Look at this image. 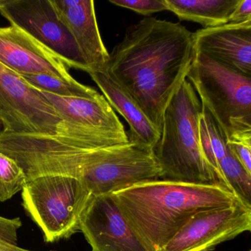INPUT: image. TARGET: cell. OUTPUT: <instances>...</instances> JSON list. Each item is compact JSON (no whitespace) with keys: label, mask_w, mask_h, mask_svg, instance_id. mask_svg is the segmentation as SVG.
<instances>
[{"label":"cell","mask_w":251,"mask_h":251,"mask_svg":"<svg viewBox=\"0 0 251 251\" xmlns=\"http://www.w3.org/2000/svg\"><path fill=\"white\" fill-rule=\"evenodd\" d=\"M73 35L90 73L105 71L109 59L101 38L93 0H51Z\"/></svg>","instance_id":"cell-14"},{"label":"cell","mask_w":251,"mask_h":251,"mask_svg":"<svg viewBox=\"0 0 251 251\" xmlns=\"http://www.w3.org/2000/svg\"><path fill=\"white\" fill-rule=\"evenodd\" d=\"M42 93L64 121L92 130L116 145L129 142L124 126L103 95L99 93L93 98H62Z\"/></svg>","instance_id":"cell-13"},{"label":"cell","mask_w":251,"mask_h":251,"mask_svg":"<svg viewBox=\"0 0 251 251\" xmlns=\"http://www.w3.org/2000/svg\"><path fill=\"white\" fill-rule=\"evenodd\" d=\"M38 90L62 98H93L99 92L75 80L67 82L45 75H19Z\"/></svg>","instance_id":"cell-18"},{"label":"cell","mask_w":251,"mask_h":251,"mask_svg":"<svg viewBox=\"0 0 251 251\" xmlns=\"http://www.w3.org/2000/svg\"><path fill=\"white\" fill-rule=\"evenodd\" d=\"M0 64L18 75H45L67 82L75 80L61 58L12 25L0 28Z\"/></svg>","instance_id":"cell-11"},{"label":"cell","mask_w":251,"mask_h":251,"mask_svg":"<svg viewBox=\"0 0 251 251\" xmlns=\"http://www.w3.org/2000/svg\"><path fill=\"white\" fill-rule=\"evenodd\" d=\"M186 79L227 137L251 130V77L196 52Z\"/></svg>","instance_id":"cell-6"},{"label":"cell","mask_w":251,"mask_h":251,"mask_svg":"<svg viewBox=\"0 0 251 251\" xmlns=\"http://www.w3.org/2000/svg\"><path fill=\"white\" fill-rule=\"evenodd\" d=\"M0 251H31L23 249L17 246V244H13L9 241L0 237Z\"/></svg>","instance_id":"cell-24"},{"label":"cell","mask_w":251,"mask_h":251,"mask_svg":"<svg viewBox=\"0 0 251 251\" xmlns=\"http://www.w3.org/2000/svg\"><path fill=\"white\" fill-rule=\"evenodd\" d=\"M195 39L197 52L251 77V20L200 29Z\"/></svg>","instance_id":"cell-12"},{"label":"cell","mask_w":251,"mask_h":251,"mask_svg":"<svg viewBox=\"0 0 251 251\" xmlns=\"http://www.w3.org/2000/svg\"><path fill=\"white\" fill-rule=\"evenodd\" d=\"M251 230V207L243 202L192 216L161 251H211Z\"/></svg>","instance_id":"cell-9"},{"label":"cell","mask_w":251,"mask_h":251,"mask_svg":"<svg viewBox=\"0 0 251 251\" xmlns=\"http://www.w3.org/2000/svg\"><path fill=\"white\" fill-rule=\"evenodd\" d=\"M80 230L92 251H152L133 230L110 195H91Z\"/></svg>","instance_id":"cell-10"},{"label":"cell","mask_w":251,"mask_h":251,"mask_svg":"<svg viewBox=\"0 0 251 251\" xmlns=\"http://www.w3.org/2000/svg\"><path fill=\"white\" fill-rule=\"evenodd\" d=\"M0 14L53 52L69 68L90 73L51 0H0Z\"/></svg>","instance_id":"cell-8"},{"label":"cell","mask_w":251,"mask_h":251,"mask_svg":"<svg viewBox=\"0 0 251 251\" xmlns=\"http://www.w3.org/2000/svg\"><path fill=\"white\" fill-rule=\"evenodd\" d=\"M109 2L144 16L167 11L164 0H110Z\"/></svg>","instance_id":"cell-21"},{"label":"cell","mask_w":251,"mask_h":251,"mask_svg":"<svg viewBox=\"0 0 251 251\" xmlns=\"http://www.w3.org/2000/svg\"><path fill=\"white\" fill-rule=\"evenodd\" d=\"M0 123L4 132L70 136L100 142L98 133L64 121L41 91L0 64Z\"/></svg>","instance_id":"cell-4"},{"label":"cell","mask_w":251,"mask_h":251,"mask_svg":"<svg viewBox=\"0 0 251 251\" xmlns=\"http://www.w3.org/2000/svg\"><path fill=\"white\" fill-rule=\"evenodd\" d=\"M113 109L120 113L129 125L126 131L130 142L153 151L161 132L150 121L137 102L105 71L90 73Z\"/></svg>","instance_id":"cell-15"},{"label":"cell","mask_w":251,"mask_h":251,"mask_svg":"<svg viewBox=\"0 0 251 251\" xmlns=\"http://www.w3.org/2000/svg\"><path fill=\"white\" fill-rule=\"evenodd\" d=\"M196 55L195 33L179 23L148 17L127 27L105 72L161 132L163 117Z\"/></svg>","instance_id":"cell-1"},{"label":"cell","mask_w":251,"mask_h":251,"mask_svg":"<svg viewBox=\"0 0 251 251\" xmlns=\"http://www.w3.org/2000/svg\"><path fill=\"white\" fill-rule=\"evenodd\" d=\"M133 230L161 251L197 213L242 202L223 186L156 180L111 194Z\"/></svg>","instance_id":"cell-2"},{"label":"cell","mask_w":251,"mask_h":251,"mask_svg":"<svg viewBox=\"0 0 251 251\" xmlns=\"http://www.w3.org/2000/svg\"><path fill=\"white\" fill-rule=\"evenodd\" d=\"M161 178L153 151L134 142L86 148L78 180L92 195H110Z\"/></svg>","instance_id":"cell-7"},{"label":"cell","mask_w":251,"mask_h":251,"mask_svg":"<svg viewBox=\"0 0 251 251\" xmlns=\"http://www.w3.org/2000/svg\"><path fill=\"white\" fill-rule=\"evenodd\" d=\"M227 145L235 158L251 175V130L233 133L227 137Z\"/></svg>","instance_id":"cell-20"},{"label":"cell","mask_w":251,"mask_h":251,"mask_svg":"<svg viewBox=\"0 0 251 251\" xmlns=\"http://www.w3.org/2000/svg\"><path fill=\"white\" fill-rule=\"evenodd\" d=\"M240 0H164L167 11L179 20L199 23L203 28L229 23V19Z\"/></svg>","instance_id":"cell-17"},{"label":"cell","mask_w":251,"mask_h":251,"mask_svg":"<svg viewBox=\"0 0 251 251\" xmlns=\"http://www.w3.org/2000/svg\"></svg>","instance_id":"cell-25"},{"label":"cell","mask_w":251,"mask_h":251,"mask_svg":"<svg viewBox=\"0 0 251 251\" xmlns=\"http://www.w3.org/2000/svg\"><path fill=\"white\" fill-rule=\"evenodd\" d=\"M27 183V176L17 161L0 152V202L23 191Z\"/></svg>","instance_id":"cell-19"},{"label":"cell","mask_w":251,"mask_h":251,"mask_svg":"<svg viewBox=\"0 0 251 251\" xmlns=\"http://www.w3.org/2000/svg\"><path fill=\"white\" fill-rule=\"evenodd\" d=\"M90 195L78 179L62 175L34 177L22 193L25 209L47 242L69 239L80 230V217Z\"/></svg>","instance_id":"cell-5"},{"label":"cell","mask_w":251,"mask_h":251,"mask_svg":"<svg viewBox=\"0 0 251 251\" xmlns=\"http://www.w3.org/2000/svg\"><path fill=\"white\" fill-rule=\"evenodd\" d=\"M251 20V0H240L230 15L229 23H244Z\"/></svg>","instance_id":"cell-23"},{"label":"cell","mask_w":251,"mask_h":251,"mask_svg":"<svg viewBox=\"0 0 251 251\" xmlns=\"http://www.w3.org/2000/svg\"><path fill=\"white\" fill-rule=\"evenodd\" d=\"M22 226L20 218L6 219L0 216V237L17 244V230Z\"/></svg>","instance_id":"cell-22"},{"label":"cell","mask_w":251,"mask_h":251,"mask_svg":"<svg viewBox=\"0 0 251 251\" xmlns=\"http://www.w3.org/2000/svg\"><path fill=\"white\" fill-rule=\"evenodd\" d=\"M199 126L201 144L205 158L220 184L228 189L226 180L240 174L245 169L229 150L226 133L204 105L200 117Z\"/></svg>","instance_id":"cell-16"},{"label":"cell","mask_w":251,"mask_h":251,"mask_svg":"<svg viewBox=\"0 0 251 251\" xmlns=\"http://www.w3.org/2000/svg\"><path fill=\"white\" fill-rule=\"evenodd\" d=\"M202 108L196 91L186 79L164 111L161 137L152 151L161 168V180L222 186L202 150Z\"/></svg>","instance_id":"cell-3"}]
</instances>
